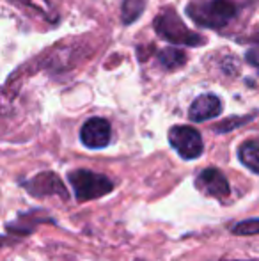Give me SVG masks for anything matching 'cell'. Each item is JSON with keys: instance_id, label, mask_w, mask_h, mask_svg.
Masks as SVG:
<instances>
[{"instance_id": "obj_1", "label": "cell", "mask_w": 259, "mask_h": 261, "mask_svg": "<svg viewBox=\"0 0 259 261\" xmlns=\"http://www.w3.org/2000/svg\"><path fill=\"white\" fill-rule=\"evenodd\" d=\"M187 13L203 27L222 29L236 16V6L231 0H194Z\"/></svg>"}, {"instance_id": "obj_2", "label": "cell", "mask_w": 259, "mask_h": 261, "mask_svg": "<svg viewBox=\"0 0 259 261\" xmlns=\"http://www.w3.org/2000/svg\"><path fill=\"white\" fill-rule=\"evenodd\" d=\"M71 189L75 192L76 201H93L103 197L114 190V181L108 179L105 174L89 171V169H76L68 174Z\"/></svg>"}, {"instance_id": "obj_3", "label": "cell", "mask_w": 259, "mask_h": 261, "mask_svg": "<svg viewBox=\"0 0 259 261\" xmlns=\"http://www.w3.org/2000/svg\"><path fill=\"white\" fill-rule=\"evenodd\" d=\"M155 29L160 38L174 45H188L197 46L199 43H204V39L199 34H194L187 25L181 21V18L172 9H167L155 20Z\"/></svg>"}, {"instance_id": "obj_4", "label": "cell", "mask_w": 259, "mask_h": 261, "mask_svg": "<svg viewBox=\"0 0 259 261\" xmlns=\"http://www.w3.org/2000/svg\"><path fill=\"white\" fill-rule=\"evenodd\" d=\"M169 142L178 151V155L185 160H195L203 155V137L192 126H185V124L172 126L169 130Z\"/></svg>"}, {"instance_id": "obj_5", "label": "cell", "mask_w": 259, "mask_h": 261, "mask_svg": "<svg viewBox=\"0 0 259 261\" xmlns=\"http://www.w3.org/2000/svg\"><path fill=\"white\" fill-rule=\"evenodd\" d=\"M195 187L208 197H213L217 201H224L231 194V187H229L227 178L220 169L208 167L195 178Z\"/></svg>"}, {"instance_id": "obj_6", "label": "cell", "mask_w": 259, "mask_h": 261, "mask_svg": "<svg viewBox=\"0 0 259 261\" xmlns=\"http://www.w3.org/2000/svg\"><path fill=\"white\" fill-rule=\"evenodd\" d=\"M112 128L103 117H91L83 123L80 130V141L89 149H103L110 144Z\"/></svg>"}, {"instance_id": "obj_7", "label": "cell", "mask_w": 259, "mask_h": 261, "mask_svg": "<svg viewBox=\"0 0 259 261\" xmlns=\"http://www.w3.org/2000/svg\"><path fill=\"white\" fill-rule=\"evenodd\" d=\"M23 187L34 197H46V196H61L63 199H68V190H66L63 179L53 172H41L36 178L23 183Z\"/></svg>"}, {"instance_id": "obj_8", "label": "cell", "mask_w": 259, "mask_h": 261, "mask_svg": "<svg viewBox=\"0 0 259 261\" xmlns=\"http://www.w3.org/2000/svg\"><path fill=\"white\" fill-rule=\"evenodd\" d=\"M222 114V101L215 94H200L195 98L194 103L190 105L188 110V117L195 123H203V121L213 119V117Z\"/></svg>"}, {"instance_id": "obj_9", "label": "cell", "mask_w": 259, "mask_h": 261, "mask_svg": "<svg viewBox=\"0 0 259 261\" xmlns=\"http://www.w3.org/2000/svg\"><path fill=\"white\" fill-rule=\"evenodd\" d=\"M238 156H240V162H242L249 171L259 174V139H252V141L243 142L238 149Z\"/></svg>"}, {"instance_id": "obj_10", "label": "cell", "mask_w": 259, "mask_h": 261, "mask_svg": "<svg viewBox=\"0 0 259 261\" xmlns=\"http://www.w3.org/2000/svg\"><path fill=\"white\" fill-rule=\"evenodd\" d=\"M158 61L165 69H176L185 64L187 55L181 52L180 48H176V46H167V48H163L158 54Z\"/></svg>"}, {"instance_id": "obj_11", "label": "cell", "mask_w": 259, "mask_h": 261, "mask_svg": "<svg viewBox=\"0 0 259 261\" xmlns=\"http://www.w3.org/2000/svg\"><path fill=\"white\" fill-rule=\"evenodd\" d=\"M144 11V0H125L123 4V20L125 23H131Z\"/></svg>"}, {"instance_id": "obj_12", "label": "cell", "mask_w": 259, "mask_h": 261, "mask_svg": "<svg viewBox=\"0 0 259 261\" xmlns=\"http://www.w3.org/2000/svg\"><path fill=\"white\" fill-rule=\"evenodd\" d=\"M245 59H247V62H249L250 66H254V68L259 69V46L250 48L249 52L245 54Z\"/></svg>"}]
</instances>
